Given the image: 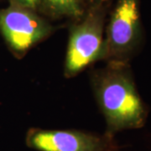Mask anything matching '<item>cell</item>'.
Listing matches in <instances>:
<instances>
[{
    "label": "cell",
    "instance_id": "obj_4",
    "mask_svg": "<svg viewBox=\"0 0 151 151\" xmlns=\"http://www.w3.org/2000/svg\"><path fill=\"white\" fill-rule=\"evenodd\" d=\"M28 147L38 151H118L113 135L77 130L32 129L26 135Z\"/></svg>",
    "mask_w": 151,
    "mask_h": 151
},
{
    "label": "cell",
    "instance_id": "obj_3",
    "mask_svg": "<svg viewBox=\"0 0 151 151\" xmlns=\"http://www.w3.org/2000/svg\"><path fill=\"white\" fill-rule=\"evenodd\" d=\"M106 45L103 39V15L92 13L70 32L65 59V74L71 76L89 64L105 59Z\"/></svg>",
    "mask_w": 151,
    "mask_h": 151
},
{
    "label": "cell",
    "instance_id": "obj_2",
    "mask_svg": "<svg viewBox=\"0 0 151 151\" xmlns=\"http://www.w3.org/2000/svg\"><path fill=\"white\" fill-rule=\"evenodd\" d=\"M142 40L139 0H118L105 39L106 56L110 61L128 63Z\"/></svg>",
    "mask_w": 151,
    "mask_h": 151
},
{
    "label": "cell",
    "instance_id": "obj_7",
    "mask_svg": "<svg viewBox=\"0 0 151 151\" xmlns=\"http://www.w3.org/2000/svg\"><path fill=\"white\" fill-rule=\"evenodd\" d=\"M13 5L22 7L29 10H35L40 3V0H10Z\"/></svg>",
    "mask_w": 151,
    "mask_h": 151
},
{
    "label": "cell",
    "instance_id": "obj_5",
    "mask_svg": "<svg viewBox=\"0 0 151 151\" xmlns=\"http://www.w3.org/2000/svg\"><path fill=\"white\" fill-rule=\"evenodd\" d=\"M0 29L12 50L19 54L43 40L50 27L32 10L12 5L0 10Z\"/></svg>",
    "mask_w": 151,
    "mask_h": 151
},
{
    "label": "cell",
    "instance_id": "obj_6",
    "mask_svg": "<svg viewBox=\"0 0 151 151\" xmlns=\"http://www.w3.org/2000/svg\"><path fill=\"white\" fill-rule=\"evenodd\" d=\"M52 10L63 15L78 17L81 14V9L78 0H45Z\"/></svg>",
    "mask_w": 151,
    "mask_h": 151
},
{
    "label": "cell",
    "instance_id": "obj_1",
    "mask_svg": "<svg viewBox=\"0 0 151 151\" xmlns=\"http://www.w3.org/2000/svg\"><path fill=\"white\" fill-rule=\"evenodd\" d=\"M97 95L108 124L107 134L142 128L148 110L128 63L110 61L97 77Z\"/></svg>",
    "mask_w": 151,
    "mask_h": 151
}]
</instances>
